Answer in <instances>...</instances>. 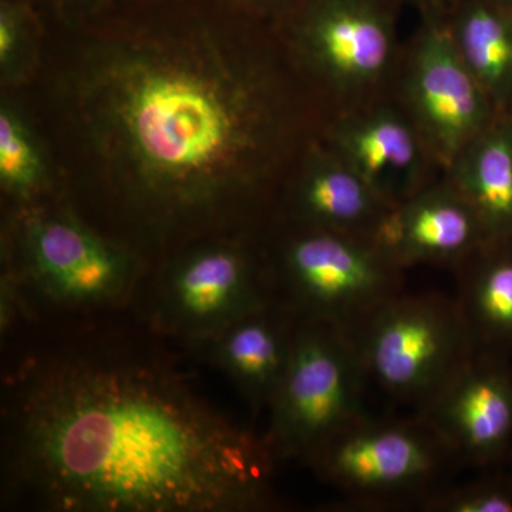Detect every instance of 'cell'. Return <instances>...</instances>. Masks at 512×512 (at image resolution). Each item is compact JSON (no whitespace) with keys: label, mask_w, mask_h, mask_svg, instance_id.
I'll list each match as a JSON object with an SVG mask.
<instances>
[{"label":"cell","mask_w":512,"mask_h":512,"mask_svg":"<svg viewBox=\"0 0 512 512\" xmlns=\"http://www.w3.org/2000/svg\"><path fill=\"white\" fill-rule=\"evenodd\" d=\"M59 94L92 167L87 221L147 262L262 232L329 111L278 26L173 0L77 29Z\"/></svg>","instance_id":"cell-1"},{"label":"cell","mask_w":512,"mask_h":512,"mask_svg":"<svg viewBox=\"0 0 512 512\" xmlns=\"http://www.w3.org/2000/svg\"><path fill=\"white\" fill-rule=\"evenodd\" d=\"M0 500L36 512L279 507L264 434L200 393L130 313L2 340Z\"/></svg>","instance_id":"cell-2"},{"label":"cell","mask_w":512,"mask_h":512,"mask_svg":"<svg viewBox=\"0 0 512 512\" xmlns=\"http://www.w3.org/2000/svg\"><path fill=\"white\" fill-rule=\"evenodd\" d=\"M148 264L67 200L6 211L0 339L37 323L84 322L128 312Z\"/></svg>","instance_id":"cell-3"},{"label":"cell","mask_w":512,"mask_h":512,"mask_svg":"<svg viewBox=\"0 0 512 512\" xmlns=\"http://www.w3.org/2000/svg\"><path fill=\"white\" fill-rule=\"evenodd\" d=\"M275 299L264 232L188 242L148 266L128 313L185 356Z\"/></svg>","instance_id":"cell-4"},{"label":"cell","mask_w":512,"mask_h":512,"mask_svg":"<svg viewBox=\"0 0 512 512\" xmlns=\"http://www.w3.org/2000/svg\"><path fill=\"white\" fill-rule=\"evenodd\" d=\"M275 299L298 319L352 333L404 291V272L373 238L272 221L264 231Z\"/></svg>","instance_id":"cell-5"},{"label":"cell","mask_w":512,"mask_h":512,"mask_svg":"<svg viewBox=\"0 0 512 512\" xmlns=\"http://www.w3.org/2000/svg\"><path fill=\"white\" fill-rule=\"evenodd\" d=\"M404 10L399 0H302L279 28L330 117L392 92Z\"/></svg>","instance_id":"cell-6"},{"label":"cell","mask_w":512,"mask_h":512,"mask_svg":"<svg viewBox=\"0 0 512 512\" xmlns=\"http://www.w3.org/2000/svg\"><path fill=\"white\" fill-rule=\"evenodd\" d=\"M366 382L346 330L298 319L291 357L262 433L276 464H308L335 434L366 417L362 407Z\"/></svg>","instance_id":"cell-7"},{"label":"cell","mask_w":512,"mask_h":512,"mask_svg":"<svg viewBox=\"0 0 512 512\" xmlns=\"http://www.w3.org/2000/svg\"><path fill=\"white\" fill-rule=\"evenodd\" d=\"M367 382L420 410L477 352L456 299L394 296L352 333Z\"/></svg>","instance_id":"cell-8"},{"label":"cell","mask_w":512,"mask_h":512,"mask_svg":"<svg viewBox=\"0 0 512 512\" xmlns=\"http://www.w3.org/2000/svg\"><path fill=\"white\" fill-rule=\"evenodd\" d=\"M417 19L416 29L404 40L390 94L407 111L446 171L498 114L458 55L447 19Z\"/></svg>","instance_id":"cell-9"},{"label":"cell","mask_w":512,"mask_h":512,"mask_svg":"<svg viewBox=\"0 0 512 512\" xmlns=\"http://www.w3.org/2000/svg\"><path fill=\"white\" fill-rule=\"evenodd\" d=\"M454 454L416 413L407 420L363 417L339 431L306 466L356 501L376 503L423 495ZM421 500V501H423Z\"/></svg>","instance_id":"cell-10"},{"label":"cell","mask_w":512,"mask_h":512,"mask_svg":"<svg viewBox=\"0 0 512 512\" xmlns=\"http://www.w3.org/2000/svg\"><path fill=\"white\" fill-rule=\"evenodd\" d=\"M320 138L392 208L444 174L392 94L330 117Z\"/></svg>","instance_id":"cell-11"},{"label":"cell","mask_w":512,"mask_h":512,"mask_svg":"<svg viewBox=\"0 0 512 512\" xmlns=\"http://www.w3.org/2000/svg\"><path fill=\"white\" fill-rule=\"evenodd\" d=\"M417 414L458 460L498 466L512 450V357L477 350Z\"/></svg>","instance_id":"cell-12"},{"label":"cell","mask_w":512,"mask_h":512,"mask_svg":"<svg viewBox=\"0 0 512 512\" xmlns=\"http://www.w3.org/2000/svg\"><path fill=\"white\" fill-rule=\"evenodd\" d=\"M390 210L319 137L286 178L274 221L375 239Z\"/></svg>","instance_id":"cell-13"},{"label":"cell","mask_w":512,"mask_h":512,"mask_svg":"<svg viewBox=\"0 0 512 512\" xmlns=\"http://www.w3.org/2000/svg\"><path fill=\"white\" fill-rule=\"evenodd\" d=\"M375 241L404 269L417 265L457 269L487 237L477 215L443 174L387 212Z\"/></svg>","instance_id":"cell-14"},{"label":"cell","mask_w":512,"mask_h":512,"mask_svg":"<svg viewBox=\"0 0 512 512\" xmlns=\"http://www.w3.org/2000/svg\"><path fill=\"white\" fill-rule=\"evenodd\" d=\"M296 325L298 316L274 299L221 330L188 356L227 376L249 412L258 417L268 412L285 375Z\"/></svg>","instance_id":"cell-15"},{"label":"cell","mask_w":512,"mask_h":512,"mask_svg":"<svg viewBox=\"0 0 512 512\" xmlns=\"http://www.w3.org/2000/svg\"><path fill=\"white\" fill-rule=\"evenodd\" d=\"M477 215L487 241L512 238V117H498L444 171Z\"/></svg>","instance_id":"cell-16"},{"label":"cell","mask_w":512,"mask_h":512,"mask_svg":"<svg viewBox=\"0 0 512 512\" xmlns=\"http://www.w3.org/2000/svg\"><path fill=\"white\" fill-rule=\"evenodd\" d=\"M457 272L456 301L476 350L512 357V238L485 242Z\"/></svg>","instance_id":"cell-17"},{"label":"cell","mask_w":512,"mask_h":512,"mask_svg":"<svg viewBox=\"0 0 512 512\" xmlns=\"http://www.w3.org/2000/svg\"><path fill=\"white\" fill-rule=\"evenodd\" d=\"M458 55L498 117H512V15L497 0H461L447 19Z\"/></svg>","instance_id":"cell-18"},{"label":"cell","mask_w":512,"mask_h":512,"mask_svg":"<svg viewBox=\"0 0 512 512\" xmlns=\"http://www.w3.org/2000/svg\"><path fill=\"white\" fill-rule=\"evenodd\" d=\"M0 185L8 198V210L67 200L56 187L35 131L9 100H3L0 107Z\"/></svg>","instance_id":"cell-19"},{"label":"cell","mask_w":512,"mask_h":512,"mask_svg":"<svg viewBox=\"0 0 512 512\" xmlns=\"http://www.w3.org/2000/svg\"><path fill=\"white\" fill-rule=\"evenodd\" d=\"M42 22L30 0H0V77L5 86L28 79Z\"/></svg>","instance_id":"cell-20"},{"label":"cell","mask_w":512,"mask_h":512,"mask_svg":"<svg viewBox=\"0 0 512 512\" xmlns=\"http://www.w3.org/2000/svg\"><path fill=\"white\" fill-rule=\"evenodd\" d=\"M420 505L434 512H512V474H495L464 487L437 491Z\"/></svg>","instance_id":"cell-21"},{"label":"cell","mask_w":512,"mask_h":512,"mask_svg":"<svg viewBox=\"0 0 512 512\" xmlns=\"http://www.w3.org/2000/svg\"><path fill=\"white\" fill-rule=\"evenodd\" d=\"M43 19L55 20L66 29H82L106 18L114 0H30Z\"/></svg>","instance_id":"cell-22"},{"label":"cell","mask_w":512,"mask_h":512,"mask_svg":"<svg viewBox=\"0 0 512 512\" xmlns=\"http://www.w3.org/2000/svg\"><path fill=\"white\" fill-rule=\"evenodd\" d=\"M231 8L269 25H282L299 8L302 0H224Z\"/></svg>","instance_id":"cell-23"},{"label":"cell","mask_w":512,"mask_h":512,"mask_svg":"<svg viewBox=\"0 0 512 512\" xmlns=\"http://www.w3.org/2000/svg\"><path fill=\"white\" fill-rule=\"evenodd\" d=\"M404 9H412L417 16L448 19L461 0H399Z\"/></svg>","instance_id":"cell-24"},{"label":"cell","mask_w":512,"mask_h":512,"mask_svg":"<svg viewBox=\"0 0 512 512\" xmlns=\"http://www.w3.org/2000/svg\"><path fill=\"white\" fill-rule=\"evenodd\" d=\"M173 2V0H114L113 12H123V10H133L148 8V6L161 5V3Z\"/></svg>","instance_id":"cell-25"},{"label":"cell","mask_w":512,"mask_h":512,"mask_svg":"<svg viewBox=\"0 0 512 512\" xmlns=\"http://www.w3.org/2000/svg\"><path fill=\"white\" fill-rule=\"evenodd\" d=\"M503 8L507 9L512 15V0H497Z\"/></svg>","instance_id":"cell-26"}]
</instances>
